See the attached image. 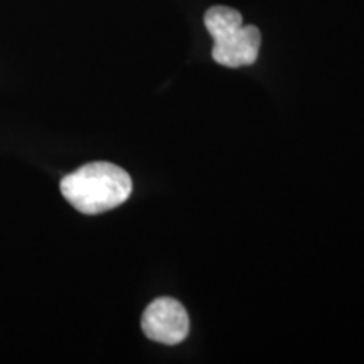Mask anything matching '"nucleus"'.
Segmentation results:
<instances>
[{
    "label": "nucleus",
    "instance_id": "obj_3",
    "mask_svg": "<svg viewBox=\"0 0 364 364\" xmlns=\"http://www.w3.org/2000/svg\"><path fill=\"white\" fill-rule=\"evenodd\" d=\"M262 34L255 26H241L233 34L215 41L213 59L226 68L250 66L257 61L260 53Z\"/></svg>",
    "mask_w": 364,
    "mask_h": 364
},
{
    "label": "nucleus",
    "instance_id": "obj_2",
    "mask_svg": "<svg viewBox=\"0 0 364 364\" xmlns=\"http://www.w3.org/2000/svg\"><path fill=\"white\" fill-rule=\"evenodd\" d=\"M142 331L150 341L174 346L188 338L189 316L176 299L161 297L149 304L142 316Z\"/></svg>",
    "mask_w": 364,
    "mask_h": 364
},
{
    "label": "nucleus",
    "instance_id": "obj_4",
    "mask_svg": "<svg viewBox=\"0 0 364 364\" xmlns=\"http://www.w3.org/2000/svg\"><path fill=\"white\" fill-rule=\"evenodd\" d=\"M204 26L215 41H220L226 36L233 34L243 26L241 14L231 7L216 6L211 7L204 16Z\"/></svg>",
    "mask_w": 364,
    "mask_h": 364
},
{
    "label": "nucleus",
    "instance_id": "obj_1",
    "mask_svg": "<svg viewBox=\"0 0 364 364\" xmlns=\"http://www.w3.org/2000/svg\"><path fill=\"white\" fill-rule=\"evenodd\" d=\"M61 194L76 211L102 215L124 204L132 194L129 172L110 162H91L61 179Z\"/></svg>",
    "mask_w": 364,
    "mask_h": 364
}]
</instances>
